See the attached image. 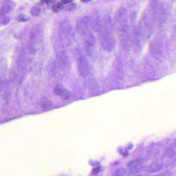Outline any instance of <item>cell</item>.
<instances>
[{"label": "cell", "instance_id": "6da1fadb", "mask_svg": "<svg viewBox=\"0 0 176 176\" xmlns=\"http://www.w3.org/2000/svg\"><path fill=\"white\" fill-rule=\"evenodd\" d=\"M78 68L80 75L85 77L89 74L90 68L87 60L83 57H81L78 60Z\"/></svg>", "mask_w": 176, "mask_h": 176}, {"label": "cell", "instance_id": "7a4b0ae2", "mask_svg": "<svg viewBox=\"0 0 176 176\" xmlns=\"http://www.w3.org/2000/svg\"><path fill=\"white\" fill-rule=\"evenodd\" d=\"M54 93L65 100H68L70 97V94L65 87L62 86H57L54 89Z\"/></svg>", "mask_w": 176, "mask_h": 176}, {"label": "cell", "instance_id": "3957f363", "mask_svg": "<svg viewBox=\"0 0 176 176\" xmlns=\"http://www.w3.org/2000/svg\"><path fill=\"white\" fill-rule=\"evenodd\" d=\"M41 106L43 110H49L52 108L53 104L51 101L47 99H43L41 101Z\"/></svg>", "mask_w": 176, "mask_h": 176}, {"label": "cell", "instance_id": "277c9868", "mask_svg": "<svg viewBox=\"0 0 176 176\" xmlns=\"http://www.w3.org/2000/svg\"><path fill=\"white\" fill-rule=\"evenodd\" d=\"M141 164V160L140 159H135L133 161H131L128 164V167L131 169H135L140 166Z\"/></svg>", "mask_w": 176, "mask_h": 176}, {"label": "cell", "instance_id": "5b68a950", "mask_svg": "<svg viewBox=\"0 0 176 176\" xmlns=\"http://www.w3.org/2000/svg\"><path fill=\"white\" fill-rule=\"evenodd\" d=\"M40 13V8L37 6H34L30 10V13L34 17H37L39 15Z\"/></svg>", "mask_w": 176, "mask_h": 176}, {"label": "cell", "instance_id": "8992f818", "mask_svg": "<svg viewBox=\"0 0 176 176\" xmlns=\"http://www.w3.org/2000/svg\"><path fill=\"white\" fill-rule=\"evenodd\" d=\"M63 5L61 3H57L55 5H54L52 7V10L54 12L57 13L59 11H60L61 10H63Z\"/></svg>", "mask_w": 176, "mask_h": 176}, {"label": "cell", "instance_id": "52a82bcc", "mask_svg": "<svg viewBox=\"0 0 176 176\" xmlns=\"http://www.w3.org/2000/svg\"><path fill=\"white\" fill-rule=\"evenodd\" d=\"M10 10V6L7 5L3 6L0 10V16H3L6 15Z\"/></svg>", "mask_w": 176, "mask_h": 176}, {"label": "cell", "instance_id": "ba28073f", "mask_svg": "<svg viewBox=\"0 0 176 176\" xmlns=\"http://www.w3.org/2000/svg\"><path fill=\"white\" fill-rule=\"evenodd\" d=\"M17 19L18 21H21V22H25V21L29 20V19L25 15L20 14L18 16Z\"/></svg>", "mask_w": 176, "mask_h": 176}, {"label": "cell", "instance_id": "9c48e42d", "mask_svg": "<svg viewBox=\"0 0 176 176\" xmlns=\"http://www.w3.org/2000/svg\"><path fill=\"white\" fill-rule=\"evenodd\" d=\"M10 17H5V18L3 19V20L2 21V24L4 25H7L8 23H10Z\"/></svg>", "mask_w": 176, "mask_h": 176}, {"label": "cell", "instance_id": "30bf717a", "mask_svg": "<svg viewBox=\"0 0 176 176\" xmlns=\"http://www.w3.org/2000/svg\"><path fill=\"white\" fill-rule=\"evenodd\" d=\"M125 174V170L123 169H119V170L116 171L115 174L116 176H121V175H123Z\"/></svg>", "mask_w": 176, "mask_h": 176}, {"label": "cell", "instance_id": "8fae6325", "mask_svg": "<svg viewBox=\"0 0 176 176\" xmlns=\"http://www.w3.org/2000/svg\"><path fill=\"white\" fill-rule=\"evenodd\" d=\"M73 1V0H61V3L63 4H65V5H66V4H70Z\"/></svg>", "mask_w": 176, "mask_h": 176}, {"label": "cell", "instance_id": "7c38bea8", "mask_svg": "<svg viewBox=\"0 0 176 176\" xmlns=\"http://www.w3.org/2000/svg\"><path fill=\"white\" fill-rule=\"evenodd\" d=\"M99 170H100V167H97V168L95 169H94L93 170V173L95 174H97V173L99 172Z\"/></svg>", "mask_w": 176, "mask_h": 176}, {"label": "cell", "instance_id": "4fadbf2b", "mask_svg": "<svg viewBox=\"0 0 176 176\" xmlns=\"http://www.w3.org/2000/svg\"><path fill=\"white\" fill-rule=\"evenodd\" d=\"M51 2L50 0H42V3H49Z\"/></svg>", "mask_w": 176, "mask_h": 176}, {"label": "cell", "instance_id": "5bb4252c", "mask_svg": "<svg viewBox=\"0 0 176 176\" xmlns=\"http://www.w3.org/2000/svg\"><path fill=\"white\" fill-rule=\"evenodd\" d=\"M82 1H83V2H87L89 0H82Z\"/></svg>", "mask_w": 176, "mask_h": 176}]
</instances>
